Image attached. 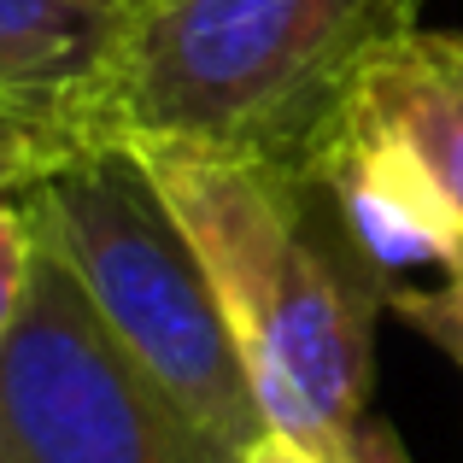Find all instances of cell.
Masks as SVG:
<instances>
[{
	"label": "cell",
	"mask_w": 463,
	"mask_h": 463,
	"mask_svg": "<svg viewBox=\"0 0 463 463\" xmlns=\"http://www.w3.org/2000/svg\"><path fill=\"white\" fill-rule=\"evenodd\" d=\"M429 0H136L82 106V141L306 165L364 71Z\"/></svg>",
	"instance_id": "1"
},
{
	"label": "cell",
	"mask_w": 463,
	"mask_h": 463,
	"mask_svg": "<svg viewBox=\"0 0 463 463\" xmlns=\"http://www.w3.org/2000/svg\"><path fill=\"white\" fill-rule=\"evenodd\" d=\"M141 165L212 276L264 422L335 463H358L375 288L335 241L306 176L270 158L188 147L141 153Z\"/></svg>",
	"instance_id": "2"
},
{
	"label": "cell",
	"mask_w": 463,
	"mask_h": 463,
	"mask_svg": "<svg viewBox=\"0 0 463 463\" xmlns=\"http://www.w3.org/2000/svg\"><path fill=\"white\" fill-rule=\"evenodd\" d=\"M24 194L112 340L188 411L194 429L241 463L270 422L212 276L141 153L118 141H77L35 165Z\"/></svg>",
	"instance_id": "3"
},
{
	"label": "cell",
	"mask_w": 463,
	"mask_h": 463,
	"mask_svg": "<svg viewBox=\"0 0 463 463\" xmlns=\"http://www.w3.org/2000/svg\"><path fill=\"white\" fill-rule=\"evenodd\" d=\"M0 463H235L129 358L35 223V270L0 340Z\"/></svg>",
	"instance_id": "4"
},
{
	"label": "cell",
	"mask_w": 463,
	"mask_h": 463,
	"mask_svg": "<svg viewBox=\"0 0 463 463\" xmlns=\"http://www.w3.org/2000/svg\"><path fill=\"white\" fill-rule=\"evenodd\" d=\"M294 170L382 306L446 282L463 264V217L446 194L399 141L358 124L346 106Z\"/></svg>",
	"instance_id": "5"
},
{
	"label": "cell",
	"mask_w": 463,
	"mask_h": 463,
	"mask_svg": "<svg viewBox=\"0 0 463 463\" xmlns=\"http://www.w3.org/2000/svg\"><path fill=\"white\" fill-rule=\"evenodd\" d=\"M136 0H0V153L30 176L82 141V106Z\"/></svg>",
	"instance_id": "6"
},
{
	"label": "cell",
	"mask_w": 463,
	"mask_h": 463,
	"mask_svg": "<svg viewBox=\"0 0 463 463\" xmlns=\"http://www.w3.org/2000/svg\"><path fill=\"white\" fill-rule=\"evenodd\" d=\"M346 112L382 129L463 217V35L411 30L364 71Z\"/></svg>",
	"instance_id": "7"
},
{
	"label": "cell",
	"mask_w": 463,
	"mask_h": 463,
	"mask_svg": "<svg viewBox=\"0 0 463 463\" xmlns=\"http://www.w3.org/2000/svg\"><path fill=\"white\" fill-rule=\"evenodd\" d=\"M35 270V212L24 194V170L0 153V340L12 335Z\"/></svg>",
	"instance_id": "8"
},
{
	"label": "cell",
	"mask_w": 463,
	"mask_h": 463,
	"mask_svg": "<svg viewBox=\"0 0 463 463\" xmlns=\"http://www.w3.org/2000/svg\"><path fill=\"white\" fill-rule=\"evenodd\" d=\"M393 311L405 317L417 335H429L434 346L446 352V358L463 370V264L446 282H434V288H422V294H405V299H393Z\"/></svg>",
	"instance_id": "9"
},
{
	"label": "cell",
	"mask_w": 463,
	"mask_h": 463,
	"mask_svg": "<svg viewBox=\"0 0 463 463\" xmlns=\"http://www.w3.org/2000/svg\"><path fill=\"white\" fill-rule=\"evenodd\" d=\"M241 463H335V458L317 452V446H306L299 434H288V429H264L259 440L241 452Z\"/></svg>",
	"instance_id": "10"
},
{
	"label": "cell",
	"mask_w": 463,
	"mask_h": 463,
	"mask_svg": "<svg viewBox=\"0 0 463 463\" xmlns=\"http://www.w3.org/2000/svg\"><path fill=\"white\" fill-rule=\"evenodd\" d=\"M358 463H417L405 452V440H399V429H387L382 417L364 429V440H358Z\"/></svg>",
	"instance_id": "11"
}]
</instances>
